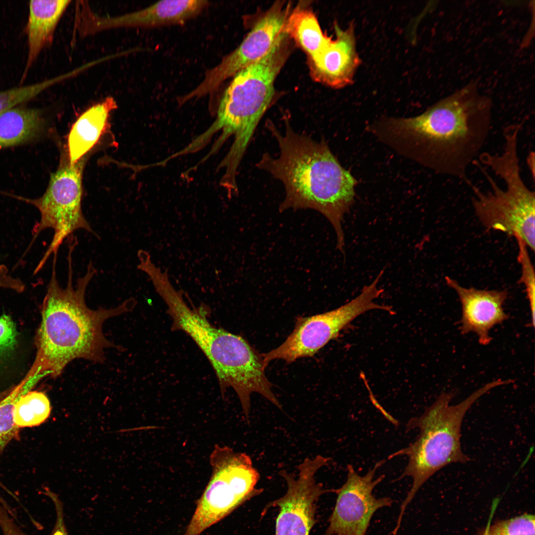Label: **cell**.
Returning <instances> with one entry per match:
<instances>
[{"mask_svg": "<svg viewBox=\"0 0 535 535\" xmlns=\"http://www.w3.org/2000/svg\"><path fill=\"white\" fill-rule=\"evenodd\" d=\"M77 244L69 242L68 278L64 288L56 278L57 254H54L52 275L41 310L42 319L36 337V354L25 377L24 383L36 384L42 378L59 376L75 359L103 362L105 350L115 346L106 339L103 324L107 319L131 311L136 301L129 298L111 309L88 307L85 303L87 286L97 272L92 262L85 274L73 282L72 253Z\"/></svg>", "mask_w": 535, "mask_h": 535, "instance_id": "2", "label": "cell"}, {"mask_svg": "<svg viewBox=\"0 0 535 535\" xmlns=\"http://www.w3.org/2000/svg\"><path fill=\"white\" fill-rule=\"evenodd\" d=\"M68 0H33L29 3L26 26L28 52L23 80L43 49L51 43Z\"/></svg>", "mask_w": 535, "mask_h": 535, "instance_id": "17", "label": "cell"}, {"mask_svg": "<svg viewBox=\"0 0 535 535\" xmlns=\"http://www.w3.org/2000/svg\"><path fill=\"white\" fill-rule=\"evenodd\" d=\"M283 31L294 40L309 57L318 53L331 39L322 32L314 13L301 7L290 12Z\"/></svg>", "mask_w": 535, "mask_h": 535, "instance_id": "20", "label": "cell"}, {"mask_svg": "<svg viewBox=\"0 0 535 535\" xmlns=\"http://www.w3.org/2000/svg\"><path fill=\"white\" fill-rule=\"evenodd\" d=\"M520 127L504 128V147L500 155L482 153L480 161L491 169L505 184L502 189L488 175L491 188L488 193L473 186L472 204L475 214L487 230L503 232L520 239L534 252L535 247V194L526 185L520 173L518 141Z\"/></svg>", "mask_w": 535, "mask_h": 535, "instance_id": "7", "label": "cell"}, {"mask_svg": "<svg viewBox=\"0 0 535 535\" xmlns=\"http://www.w3.org/2000/svg\"><path fill=\"white\" fill-rule=\"evenodd\" d=\"M17 330L11 318L3 315L0 317V354L12 350L17 343Z\"/></svg>", "mask_w": 535, "mask_h": 535, "instance_id": "26", "label": "cell"}, {"mask_svg": "<svg viewBox=\"0 0 535 535\" xmlns=\"http://www.w3.org/2000/svg\"><path fill=\"white\" fill-rule=\"evenodd\" d=\"M383 272L381 270L372 283L364 286L361 293L347 304L325 313L298 318L294 329L285 340L262 354L266 364L268 365L274 360L290 364L299 358L312 357L362 314L375 309L392 313L389 306L374 302L383 292L377 285Z\"/></svg>", "mask_w": 535, "mask_h": 535, "instance_id": "10", "label": "cell"}, {"mask_svg": "<svg viewBox=\"0 0 535 535\" xmlns=\"http://www.w3.org/2000/svg\"><path fill=\"white\" fill-rule=\"evenodd\" d=\"M56 76L39 83L0 92V114L6 110L29 101L49 87L59 83Z\"/></svg>", "mask_w": 535, "mask_h": 535, "instance_id": "22", "label": "cell"}, {"mask_svg": "<svg viewBox=\"0 0 535 535\" xmlns=\"http://www.w3.org/2000/svg\"><path fill=\"white\" fill-rule=\"evenodd\" d=\"M282 33L263 57L238 71L224 91L220 101L217 117L202 134L189 144L195 152L206 145L216 132L221 133L204 159L218 151L233 136V142L218 165L223 169L222 179L236 181L239 165L264 114L274 96V82L288 53V36Z\"/></svg>", "mask_w": 535, "mask_h": 535, "instance_id": "4", "label": "cell"}, {"mask_svg": "<svg viewBox=\"0 0 535 535\" xmlns=\"http://www.w3.org/2000/svg\"><path fill=\"white\" fill-rule=\"evenodd\" d=\"M208 5L203 0H165L143 9L117 16H103L86 8L80 18L82 34L89 36L119 28H153L182 24L200 14Z\"/></svg>", "mask_w": 535, "mask_h": 535, "instance_id": "14", "label": "cell"}, {"mask_svg": "<svg viewBox=\"0 0 535 535\" xmlns=\"http://www.w3.org/2000/svg\"><path fill=\"white\" fill-rule=\"evenodd\" d=\"M518 246V261L521 267L519 283L525 287L532 315V325H535V270L529 255L527 247L520 239H516Z\"/></svg>", "mask_w": 535, "mask_h": 535, "instance_id": "25", "label": "cell"}, {"mask_svg": "<svg viewBox=\"0 0 535 535\" xmlns=\"http://www.w3.org/2000/svg\"><path fill=\"white\" fill-rule=\"evenodd\" d=\"M336 39H331L318 53L309 57L313 78L334 88L352 84L361 63L356 48L353 24L345 30L336 28Z\"/></svg>", "mask_w": 535, "mask_h": 535, "instance_id": "16", "label": "cell"}, {"mask_svg": "<svg viewBox=\"0 0 535 535\" xmlns=\"http://www.w3.org/2000/svg\"><path fill=\"white\" fill-rule=\"evenodd\" d=\"M47 493L52 499L56 511V521L52 535H68L64 523L62 502L54 493L48 490Z\"/></svg>", "mask_w": 535, "mask_h": 535, "instance_id": "27", "label": "cell"}, {"mask_svg": "<svg viewBox=\"0 0 535 535\" xmlns=\"http://www.w3.org/2000/svg\"><path fill=\"white\" fill-rule=\"evenodd\" d=\"M212 473L184 535H199L243 503L263 492L251 457L215 445L210 457Z\"/></svg>", "mask_w": 535, "mask_h": 535, "instance_id": "8", "label": "cell"}, {"mask_svg": "<svg viewBox=\"0 0 535 535\" xmlns=\"http://www.w3.org/2000/svg\"><path fill=\"white\" fill-rule=\"evenodd\" d=\"M491 124V103L470 85L423 113L383 117L368 126L381 142L435 172L467 181L469 165L481 154Z\"/></svg>", "mask_w": 535, "mask_h": 535, "instance_id": "1", "label": "cell"}, {"mask_svg": "<svg viewBox=\"0 0 535 535\" xmlns=\"http://www.w3.org/2000/svg\"><path fill=\"white\" fill-rule=\"evenodd\" d=\"M445 279L447 285L456 292L460 301L461 332L475 333L481 345L489 344L492 340L490 330L509 318L503 309L508 297L507 290L466 288L449 276Z\"/></svg>", "mask_w": 535, "mask_h": 535, "instance_id": "15", "label": "cell"}, {"mask_svg": "<svg viewBox=\"0 0 535 535\" xmlns=\"http://www.w3.org/2000/svg\"><path fill=\"white\" fill-rule=\"evenodd\" d=\"M385 461L377 462L364 476L359 475L352 465H347V480L336 489L335 505L323 535H366L374 513L380 508L391 506L394 501L390 497L378 498L373 494L374 487L385 477L382 475L374 480L377 470Z\"/></svg>", "mask_w": 535, "mask_h": 535, "instance_id": "13", "label": "cell"}, {"mask_svg": "<svg viewBox=\"0 0 535 535\" xmlns=\"http://www.w3.org/2000/svg\"><path fill=\"white\" fill-rule=\"evenodd\" d=\"M477 535H535L534 515L524 514L487 526Z\"/></svg>", "mask_w": 535, "mask_h": 535, "instance_id": "23", "label": "cell"}, {"mask_svg": "<svg viewBox=\"0 0 535 535\" xmlns=\"http://www.w3.org/2000/svg\"><path fill=\"white\" fill-rule=\"evenodd\" d=\"M503 384L501 379L488 383L456 405H450L452 393H442L420 416L408 421L406 432L417 428L420 430L419 435L408 446L387 457L390 460L399 456L408 457L407 465L397 480L406 477L413 480L412 486L400 507L397 526L401 524L407 506L431 476L447 465L469 460L461 444V429L465 415L480 397Z\"/></svg>", "mask_w": 535, "mask_h": 535, "instance_id": "6", "label": "cell"}, {"mask_svg": "<svg viewBox=\"0 0 535 535\" xmlns=\"http://www.w3.org/2000/svg\"><path fill=\"white\" fill-rule=\"evenodd\" d=\"M23 384L19 382L0 401V450L16 435L19 428L13 419L14 405L19 396L23 395Z\"/></svg>", "mask_w": 535, "mask_h": 535, "instance_id": "24", "label": "cell"}, {"mask_svg": "<svg viewBox=\"0 0 535 535\" xmlns=\"http://www.w3.org/2000/svg\"><path fill=\"white\" fill-rule=\"evenodd\" d=\"M45 127L40 109L17 106L6 110L0 114V150L36 140Z\"/></svg>", "mask_w": 535, "mask_h": 535, "instance_id": "19", "label": "cell"}, {"mask_svg": "<svg viewBox=\"0 0 535 535\" xmlns=\"http://www.w3.org/2000/svg\"><path fill=\"white\" fill-rule=\"evenodd\" d=\"M330 460V458L322 455L307 458L299 465L297 477L285 470L279 472L286 482V492L267 507L279 508L275 535H309L316 523V503L320 497L326 493L335 492L336 489H325L316 480L317 472Z\"/></svg>", "mask_w": 535, "mask_h": 535, "instance_id": "11", "label": "cell"}, {"mask_svg": "<svg viewBox=\"0 0 535 535\" xmlns=\"http://www.w3.org/2000/svg\"><path fill=\"white\" fill-rule=\"evenodd\" d=\"M281 133L271 121L266 126L278 143L280 154H263L256 164L284 185L285 197L279 206L282 212L312 209L322 214L334 227L337 248L344 253V215L354 203L357 180L340 164L327 142L316 141L297 133L284 120Z\"/></svg>", "mask_w": 535, "mask_h": 535, "instance_id": "3", "label": "cell"}, {"mask_svg": "<svg viewBox=\"0 0 535 535\" xmlns=\"http://www.w3.org/2000/svg\"><path fill=\"white\" fill-rule=\"evenodd\" d=\"M83 158L74 165L69 161H60L56 171L51 175L44 194L39 198L30 199L11 195V197L34 206L40 212L39 221L35 225L29 249L39 234L47 229L54 230L53 239L34 270L39 272L52 254L57 253L66 238L76 230L84 229L99 236L92 228L82 210V178L84 164Z\"/></svg>", "mask_w": 535, "mask_h": 535, "instance_id": "9", "label": "cell"}, {"mask_svg": "<svg viewBox=\"0 0 535 535\" xmlns=\"http://www.w3.org/2000/svg\"><path fill=\"white\" fill-rule=\"evenodd\" d=\"M183 290H176L171 284L164 286L158 293L167 305L172 328L187 334L205 355L214 370L222 393L232 388L247 419L253 393L277 405L279 400L265 374L267 365L263 355L242 336L213 325L206 317L205 305L190 308L183 300Z\"/></svg>", "mask_w": 535, "mask_h": 535, "instance_id": "5", "label": "cell"}, {"mask_svg": "<svg viewBox=\"0 0 535 535\" xmlns=\"http://www.w3.org/2000/svg\"><path fill=\"white\" fill-rule=\"evenodd\" d=\"M117 108L109 97L85 110L76 120L68 136V161L77 163L98 142L107 128L110 113Z\"/></svg>", "mask_w": 535, "mask_h": 535, "instance_id": "18", "label": "cell"}, {"mask_svg": "<svg viewBox=\"0 0 535 535\" xmlns=\"http://www.w3.org/2000/svg\"><path fill=\"white\" fill-rule=\"evenodd\" d=\"M290 5L274 4L254 25L239 47L226 55L216 66L207 71L202 82L183 96L187 102L215 90L227 78L266 55L284 32L290 13Z\"/></svg>", "mask_w": 535, "mask_h": 535, "instance_id": "12", "label": "cell"}, {"mask_svg": "<svg viewBox=\"0 0 535 535\" xmlns=\"http://www.w3.org/2000/svg\"><path fill=\"white\" fill-rule=\"evenodd\" d=\"M12 283V279L5 266L0 265V288H9Z\"/></svg>", "mask_w": 535, "mask_h": 535, "instance_id": "28", "label": "cell"}, {"mask_svg": "<svg viewBox=\"0 0 535 535\" xmlns=\"http://www.w3.org/2000/svg\"><path fill=\"white\" fill-rule=\"evenodd\" d=\"M51 412L50 400L44 392L29 391L17 397L14 422L19 428L38 426L48 418Z\"/></svg>", "mask_w": 535, "mask_h": 535, "instance_id": "21", "label": "cell"}]
</instances>
